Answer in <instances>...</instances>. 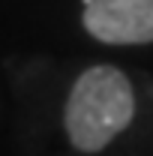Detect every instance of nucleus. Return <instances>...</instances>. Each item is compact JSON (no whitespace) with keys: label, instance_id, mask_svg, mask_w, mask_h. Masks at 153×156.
<instances>
[{"label":"nucleus","instance_id":"nucleus-1","mask_svg":"<svg viewBox=\"0 0 153 156\" xmlns=\"http://www.w3.org/2000/svg\"><path fill=\"white\" fill-rule=\"evenodd\" d=\"M135 117V93L129 78L114 66L81 72L66 102L69 141L84 153L102 150Z\"/></svg>","mask_w":153,"mask_h":156},{"label":"nucleus","instance_id":"nucleus-2","mask_svg":"<svg viewBox=\"0 0 153 156\" xmlns=\"http://www.w3.org/2000/svg\"><path fill=\"white\" fill-rule=\"evenodd\" d=\"M84 27L99 42H153V0H84Z\"/></svg>","mask_w":153,"mask_h":156}]
</instances>
